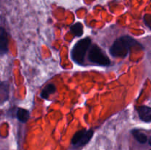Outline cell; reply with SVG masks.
Masks as SVG:
<instances>
[{"label": "cell", "mask_w": 151, "mask_h": 150, "mask_svg": "<svg viewBox=\"0 0 151 150\" xmlns=\"http://www.w3.org/2000/svg\"><path fill=\"white\" fill-rule=\"evenodd\" d=\"M137 46L142 48V46L134 38L128 35H125L114 42L110 48V53L114 57H125L132 47Z\"/></svg>", "instance_id": "cell-1"}, {"label": "cell", "mask_w": 151, "mask_h": 150, "mask_svg": "<svg viewBox=\"0 0 151 150\" xmlns=\"http://www.w3.org/2000/svg\"><path fill=\"white\" fill-rule=\"evenodd\" d=\"M137 110L141 120L145 122H151V107L139 106L137 107Z\"/></svg>", "instance_id": "cell-6"}, {"label": "cell", "mask_w": 151, "mask_h": 150, "mask_svg": "<svg viewBox=\"0 0 151 150\" xmlns=\"http://www.w3.org/2000/svg\"><path fill=\"white\" fill-rule=\"evenodd\" d=\"M144 21L145 24L151 29V16H150V15H145L144 17Z\"/></svg>", "instance_id": "cell-12"}, {"label": "cell", "mask_w": 151, "mask_h": 150, "mask_svg": "<svg viewBox=\"0 0 151 150\" xmlns=\"http://www.w3.org/2000/svg\"><path fill=\"white\" fill-rule=\"evenodd\" d=\"M56 91V87L55 85H53V84H49L47 85L44 89L42 90L41 94V96L42 97L43 99H47L49 98L50 95L53 93H55Z\"/></svg>", "instance_id": "cell-7"}, {"label": "cell", "mask_w": 151, "mask_h": 150, "mask_svg": "<svg viewBox=\"0 0 151 150\" xmlns=\"http://www.w3.org/2000/svg\"><path fill=\"white\" fill-rule=\"evenodd\" d=\"M70 30L75 36L81 37L83 33V26L81 22H78L71 26Z\"/></svg>", "instance_id": "cell-9"}, {"label": "cell", "mask_w": 151, "mask_h": 150, "mask_svg": "<svg viewBox=\"0 0 151 150\" xmlns=\"http://www.w3.org/2000/svg\"><path fill=\"white\" fill-rule=\"evenodd\" d=\"M93 134L94 132L92 129H82L78 131L72 138V144L77 146H83L90 141V139L92 138Z\"/></svg>", "instance_id": "cell-4"}, {"label": "cell", "mask_w": 151, "mask_h": 150, "mask_svg": "<svg viewBox=\"0 0 151 150\" xmlns=\"http://www.w3.org/2000/svg\"><path fill=\"white\" fill-rule=\"evenodd\" d=\"M8 96V85L6 82H1V103L7 99Z\"/></svg>", "instance_id": "cell-11"}, {"label": "cell", "mask_w": 151, "mask_h": 150, "mask_svg": "<svg viewBox=\"0 0 151 150\" xmlns=\"http://www.w3.org/2000/svg\"><path fill=\"white\" fill-rule=\"evenodd\" d=\"M16 117L18 118L20 121L24 122L27 121L29 118V113L28 110H25L23 108H18L16 110Z\"/></svg>", "instance_id": "cell-8"}, {"label": "cell", "mask_w": 151, "mask_h": 150, "mask_svg": "<svg viewBox=\"0 0 151 150\" xmlns=\"http://www.w3.org/2000/svg\"><path fill=\"white\" fill-rule=\"evenodd\" d=\"M8 51V38L4 28L0 29V53L1 55L7 54Z\"/></svg>", "instance_id": "cell-5"}, {"label": "cell", "mask_w": 151, "mask_h": 150, "mask_svg": "<svg viewBox=\"0 0 151 150\" xmlns=\"http://www.w3.org/2000/svg\"><path fill=\"white\" fill-rule=\"evenodd\" d=\"M149 144H150V145L151 146V138H150V139H149Z\"/></svg>", "instance_id": "cell-13"}, {"label": "cell", "mask_w": 151, "mask_h": 150, "mask_svg": "<svg viewBox=\"0 0 151 150\" xmlns=\"http://www.w3.org/2000/svg\"><path fill=\"white\" fill-rule=\"evenodd\" d=\"M88 60L91 63H96L100 66H106L110 65V60L106 53L98 46L93 45L88 52Z\"/></svg>", "instance_id": "cell-3"}, {"label": "cell", "mask_w": 151, "mask_h": 150, "mask_svg": "<svg viewBox=\"0 0 151 150\" xmlns=\"http://www.w3.org/2000/svg\"><path fill=\"white\" fill-rule=\"evenodd\" d=\"M91 41L90 38L80 40L75 44L71 52V56L74 62L80 65L83 64L86 53L91 46Z\"/></svg>", "instance_id": "cell-2"}, {"label": "cell", "mask_w": 151, "mask_h": 150, "mask_svg": "<svg viewBox=\"0 0 151 150\" xmlns=\"http://www.w3.org/2000/svg\"><path fill=\"white\" fill-rule=\"evenodd\" d=\"M132 135H134L135 139L141 144H145V143L147 142V138L146 135H145L140 131L137 130V129H134V130H132Z\"/></svg>", "instance_id": "cell-10"}]
</instances>
